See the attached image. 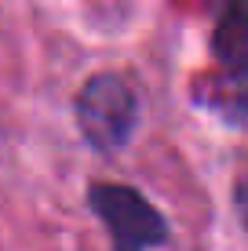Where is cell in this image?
<instances>
[{
	"label": "cell",
	"mask_w": 248,
	"mask_h": 251,
	"mask_svg": "<svg viewBox=\"0 0 248 251\" xmlns=\"http://www.w3.org/2000/svg\"><path fill=\"white\" fill-rule=\"evenodd\" d=\"M212 48H216L223 73L234 84H241V91H237L241 106H248V0H226Z\"/></svg>",
	"instance_id": "cell-3"
},
{
	"label": "cell",
	"mask_w": 248,
	"mask_h": 251,
	"mask_svg": "<svg viewBox=\"0 0 248 251\" xmlns=\"http://www.w3.org/2000/svg\"><path fill=\"white\" fill-rule=\"evenodd\" d=\"M88 204L113 237V251H150L168 240L165 215L132 186L95 182L88 189Z\"/></svg>",
	"instance_id": "cell-2"
},
{
	"label": "cell",
	"mask_w": 248,
	"mask_h": 251,
	"mask_svg": "<svg viewBox=\"0 0 248 251\" xmlns=\"http://www.w3.org/2000/svg\"><path fill=\"white\" fill-rule=\"evenodd\" d=\"M84 142L99 153H117L139 127V95L121 73H95L84 80L73 102Z\"/></svg>",
	"instance_id": "cell-1"
}]
</instances>
